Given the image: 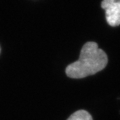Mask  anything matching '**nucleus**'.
Instances as JSON below:
<instances>
[{"mask_svg": "<svg viewBox=\"0 0 120 120\" xmlns=\"http://www.w3.org/2000/svg\"><path fill=\"white\" fill-rule=\"evenodd\" d=\"M101 8L105 11V17L109 26L120 25V0H103Z\"/></svg>", "mask_w": 120, "mask_h": 120, "instance_id": "obj_2", "label": "nucleus"}, {"mask_svg": "<svg viewBox=\"0 0 120 120\" xmlns=\"http://www.w3.org/2000/svg\"><path fill=\"white\" fill-rule=\"evenodd\" d=\"M67 120H93L90 113L85 110H79L73 113Z\"/></svg>", "mask_w": 120, "mask_h": 120, "instance_id": "obj_3", "label": "nucleus"}, {"mask_svg": "<svg viewBox=\"0 0 120 120\" xmlns=\"http://www.w3.org/2000/svg\"><path fill=\"white\" fill-rule=\"evenodd\" d=\"M107 61L106 53L99 48L95 42L90 41L83 46L79 60L69 65L65 72L71 78H84L103 70Z\"/></svg>", "mask_w": 120, "mask_h": 120, "instance_id": "obj_1", "label": "nucleus"}]
</instances>
